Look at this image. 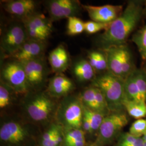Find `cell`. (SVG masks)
Here are the masks:
<instances>
[{
	"label": "cell",
	"mask_w": 146,
	"mask_h": 146,
	"mask_svg": "<svg viewBox=\"0 0 146 146\" xmlns=\"http://www.w3.org/2000/svg\"><path fill=\"white\" fill-rule=\"evenodd\" d=\"M80 100L84 106L90 110L97 111V105L95 99V88L93 86L86 89L81 94Z\"/></svg>",
	"instance_id": "obj_25"
},
{
	"label": "cell",
	"mask_w": 146,
	"mask_h": 146,
	"mask_svg": "<svg viewBox=\"0 0 146 146\" xmlns=\"http://www.w3.org/2000/svg\"><path fill=\"white\" fill-rule=\"evenodd\" d=\"M124 90L125 99L131 101H142L133 73H131L125 80Z\"/></svg>",
	"instance_id": "obj_21"
},
{
	"label": "cell",
	"mask_w": 146,
	"mask_h": 146,
	"mask_svg": "<svg viewBox=\"0 0 146 146\" xmlns=\"http://www.w3.org/2000/svg\"><path fill=\"white\" fill-rule=\"evenodd\" d=\"M88 61L95 72L108 71L107 58L104 50H94L89 52Z\"/></svg>",
	"instance_id": "obj_20"
},
{
	"label": "cell",
	"mask_w": 146,
	"mask_h": 146,
	"mask_svg": "<svg viewBox=\"0 0 146 146\" xmlns=\"http://www.w3.org/2000/svg\"><path fill=\"white\" fill-rule=\"evenodd\" d=\"M67 20V33L69 35H76L85 31V22L78 17L73 16L68 18Z\"/></svg>",
	"instance_id": "obj_26"
},
{
	"label": "cell",
	"mask_w": 146,
	"mask_h": 146,
	"mask_svg": "<svg viewBox=\"0 0 146 146\" xmlns=\"http://www.w3.org/2000/svg\"><path fill=\"white\" fill-rule=\"evenodd\" d=\"M131 41L137 48L142 59L146 61V23L133 35Z\"/></svg>",
	"instance_id": "obj_22"
},
{
	"label": "cell",
	"mask_w": 146,
	"mask_h": 146,
	"mask_svg": "<svg viewBox=\"0 0 146 146\" xmlns=\"http://www.w3.org/2000/svg\"><path fill=\"white\" fill-rule=\"evenodd\" d=\"M48 59L52 71L56 74L64 72L69 64L68 52L62 45H59L53 49L50 52Z\"/></svg>",
	"instance_id": "obj_15"
},
{
	"label": "cell",
	"mask_w": 146,
	"mask_h": 146,
	"mask_svg": "<svg viewBox=\"0 0 146 146\" xmlns=\"http://www.w3.org/2000/svg\"><path fill=\"white\" fill-rule=\"evenodd\" d=\"M142 138L143 141H144V142H146V134L143 136V137Z\"/></svg>",
	"instance_id": "obj_36"
},
{
	"label": "cell",
	"mask_w": 146,
	"mask_h": 146,
	"mask_svg": "<svg viewBox=\"0 0 146 146\" xmlns=\"http://www.w3.org/2000/svg\"><path fill=\"white\" fill-rule=\"evenodd\" d=\"M110 23H103L93 21H89L85 22V31L88 34H94L102 31H104Z\"/></svg>",
	"instance_id": "obj_32"
},
{
	"label": "cell",
	"mask_w": 146,
	"mask_h": 146,
	"mask_svg": "<svg viewBox=\"0 0 146 146\" xmlns=\"http://www.w3.org/2000/svg\"><path fill=\"white\" fill-rule=\"evenodd\" d=\"M142 101L146 102V74L142 68H136L133 72Z\"/></svg>",
	"instance_id": "obj_24"
},
{
	"label": "cell",
	"mask_w": 146,
	"mask_h": 146,
	"mask_svg": "<svg viewBox=\"0 0 146 146\" xmlns=\"http://www.w3.org/2000/svg\"><path fill=\"white\" fill-rule=\"evenodd\" d=\"M1 80L17 93H29L31 90L22 63L16 60L7 63L3 66L1 72Z\"/></svg>",
	"instance_id": "obj_8"
},
{
	"label": "cell",
	"mask_w": 146,
	"mask_h": 146,
	"mask_svg": "<svg viewBox=\"0 0 146 146\" xmlns=\"http://www.w3.org/2000/svg\"><path fill=\"white\" fill-rule=\"evenodd\" d=\"M45 49L44 42L28 39L11 56L20 62L42 58Z\"/></svg>",
	"instance_id": "obj_13"
},
{
	"label": "cell",
	"mask_w": 146,
	"mask_h": 146,
	"mask_svg": "<svg viewBox=\"0 0 146 146\" xmlns=\"http://www.w3.org/2000/svg\"><path fill=\"white\" fill-rule=\"evenodd\" d=\"M73 71L75 77L81 82L93 81L96 77V72L88 60L82 59L76 62L73 67Z\"/></svg>",
	"instance_id": "obj_18"
},
{
	"label": "cell",
	"mask_w": 146,
	"mask_h": 146,
	"mask_svg": "<svg viewBox=\"0 0 146 146\" xmlns=\"http://www.w3.org/2000/svg\"><path fill=\"white\" fill-rule=\"evenodd\" d=\"M86 141L85 138L73 141L70 143H68L67 144L64 145V146H86Z\"/></svg>",
	"instance_id": "obj_34"
},
{
	"label": "cell",
	"mask_w": 146,
	"mask_h": 146,
	"mask_svg": "<svg viewBox=\"0 0 146 146\" xmlns=\"http://www.w3.org/2000/svg\"><path fill=\"white\" fill-rule=\"evenodd\" d=\"M21 63L31 89L37 91L41 88L46 83L48 73L46 62L41 58Z\"/></svg>",
	"instance_id": "obj_10"
},
{
	"label": "cell",
	"mask_w": 146,
	"mask_h": 146,
	"mask_svg": "<svg viewBox=\"0 0 146 146\" xmlns=\"http://www.w3.org/2000/svg\"><path fill=\"white\" fill-rule=\"evenodd\" d=\"M27 40L24 25L15 22L11 25L2 36L1 47L7 55L12 56Z\"/></svg>",
	"instance_id": "obj_9"
},
{
	"label": "cell",
	"mask_w": 146,
	"mask_h": 146,
	"mask_svg": "<svg viewBox=\"0 0 146 146\" xmlns=\"http://www.w3.org/2000/svg\"><path fill=\"white\" fill-rule=\"evenodd\" d=\"M83 110L88 115L92 125V133L98 132L104 120L105 116L98 111L90 110L83 105Z\"/></svg>",
	"instance_id": "obj_27"
},
{
	"label": "cell",
	"mask_w": 146,
	"mask_h": 146,
	"mask_svg": "<svg viewBox=\"0 0 146 146\" xmlns=\"http://www.w3.org/2000/svg\"><path fill=\"white\" fill-rule=\"evenodd\" d=\"M73 81L62 74H58L50 79L48 86V94L52 98L66 97L74 89Z\"/></svg>",
	"instance_id": "obj_14"
},
{
	"label": "cell",
	"mask_w": 146,
	"mask_h": 146,
	"mask_svg": "<svg viewBox=\"0 0 146 146\" xmlns=\"http://www.w3.org/2000/svg\"><path fill=\"white\" fill-rule=\"evenodd\" d=\"M131 135L141 138L146 133V119H141L135 121L131 125L128 131Z\"/></svg>",
	"instance_id": "obj_28"
},
{
	"label": "cell",
	"mask_w": 146,
	"mask_h": 146,
	"mask_svg": "<svg viewBox=\"0 0 146 146\" xmlns=\"http://www.w3.org/2000/svg\"><path fill=\"white\" fill-rule=\"evenodd\" d=\"M51 98L42 92L28 94L24 101L23 107L28 117L33 121L39 123L50 119L56 110V105Z\"/></svg>",
	"instance_id": "obj_5"
},
{
	"label": "cell",
	"mask_w": 146,
	"mask_h": 146,
	"mask_svg": "<svg viewBox=\"0 0 146 146\" xmlns=\"http://www.w3.org/2000/svg\"><path fill=\"white\" fill-rule=\"evenodd\" d=\"M88 13L92 21L110 23L118 18L123 11L121 5H106L101 6L82 5Z\"/></svg>",
	"instance_id": "obj_12"
},
{
	"label": "cell",
	"mask_w": 146,
	"mask_h": 146,
	"mask_svg": "<svg viewBox=\"0 0 146 146\" xmlns=\"http://www.w3.org/2000/svg\"><path fill=\"white\" fill-rule=\"evenodd\" d=\"M23 24L29 25L41 32L48 38L52 31L50 20L42 14H32L23 19Z\"/></svg>",
	"instance_id": "obj_17"
},
{
	"label": "cell",
	"mask_w": 146,
	"mask_h": 146,
	"mask_svg": "<svg viewBox=\"0 0 146 146\" xmlns=\"http://www.w3.org/2000/svg\"><path fill=\"white\" fill-rule=\"evenodd\" d=\"M11 91H14L8 85L1 81L0 84V108L4 109L11 102Z\"/></svg>",
	"instance_id": "obj_29"
},
{
	"label": "cell",
	"mask_w": 146,
	"mask_h": 146,
	"mask_svg": "<svg viewBox=\"0 0 146 146\" xmlns=\"http://www.w3.org/2000/svg\"><path fill=\"white\" fill-rule=\"evenodd\" d=\"M113 146H143L142 138L136 137L129 132L121 133Z\"/></svg>",
	"instance_id": "obj_23"
},
{
	"label": "cell",
	"mask_w": 146,
	"mask_h": 146,
	"mask_svg": "<svg viewBox=\"0 0 146 146\" xmlns=\"http://www.w3.org/2000/svg\"><path fill=\"white\" fill-rule=\"evenodd\" d=\"M124 84L125 80L109 71L100 74L92 81V86L99 89L104 94L110 112L125 110Z\"/></svg>",
	"instance_id": "obj_2"
},
{
	"label": "cell",
	"mask_w": 146,
	"mask_h": 146,
	"mask_svg": "<svg viewBox=\"0 0 146 146\" xmlns=\"http://www.w3.org/2000/svg\"><path fill=\"white\" fill-rule=\"evenodd\" d=\"M47 11L52 21L76 16L81 9L80 2L75 0H50L46 2Z\"/></svg>",
	"instance_id": "obj_11"
},
{
	"label": "cell",
	"mask_w": 146,
	"mask_h": 146,
	"mask_svg": "<svg viewBox=\"0 0 146 146\" xmlns=\"http://www.w3.org/2000/svg\"><path fill=\"white\" fill-rule=\"evenodd\" d=\"M124 110L128 114L136 120L146 117V102L131 101L125 98L123 102Z\"/></svg>",
	"instance_id": "obj_19"
},
{
	"label": "cell",
	"mask_w": 146,
	"mask_h": 146,
	"mask_svg": "<svg viewBox=\"0 0 146 146\" xmlns=\"http://www.w3.org/2000/svg\"><path fill=\"white\" fill-rule=\"evenodd\" d=\"M61 125L57 123H54L49 127L47 131L42 135L41 140V146H50L55 134Z\"/></svg>",
	"instance_id": "obj_30"
},
{
	"label": "cell",
	"mask_w": 146,
	"mask_h": 146,
	"mask_svg": "<svg viewBox=\"0 0 146 146\" xmlns=\"http://www.w3.org/2000/svg\"><path fill=\"white\" fill-rule=\"evenodd\" d=\"M4 7L9 14L24 19L33 14L36 3L33 0H13L7 1Z\"/></svg>",
	"instance_id": "obj_16"
},
{
	"label": "cell",
	"mask_w": 146,
	"mask_h": 146,
	"mask_svg": "<svg viewBox=\"0 0 146 146\" xmlns=\"http://www.w3.org/2000/svg\"><path fill=\"white\" fill-rule=\"evenodd\" d=\"M35 139L31 127L20 121H6L1 126V146H34Z\"/></svg>",
	"instance_id": "obj_3"
},
{
	"label": "cell",
	"mask_w": 146,
	"mask_h": 146,
	"mask_svg": "<svg viewBox=\"0 0 146 146\" xmlns=\"http://www.w3.org/2000/svg\"><path fill=\"white\" fill-rule=\"evenodd\" d=\"M144 14L146 15V1H145V10H144Z\"/></svg>",
	"instance_id": "obj_37"
},
{
	"label": "cell",
	"mask_w": 146,
	"mask_h": 146,
	"mask_svg": "<svg viewBox=\"0 0 146 146\" xmlns=\"http://www.w3.org/2000/svg\"><path fill=\"white\" fill-rule=\"evenodd\" d=\"M104 51L107 58L108 71L116 76L125 80L137 68L127 44L110 47Z\"/></svg>",
	"instance_id": "obj_4"
},
{
	"label": "cell",
	"mask_w": 146,
	"mask_h": 146,
	"mask_svg": "<svg viewBox=\"0 0 146 146\" xmlns=\"http://www.w3.org/2000/svg\"><path fill=\"white\" fill-rule=\"evenodd\" d=\"M141 68L144 70V72H145L146 74V61H145V62L143 63V65L142 67Z\"/></svg>",
	"instance_id": "obj_35"
},
{
	"label": "cell",
	"mask_w": 146,
	"mask_h": 146,
	"mask_svg": "<svg viewBox=\"0 0 146 146\" xmlns=\"http://www.w3.org/2000/svg\"><path fill=\"white\" fill-rule=\"evenodd\" d=\"M144 10L145 1H128L120 16L98 36L96 42L100 49L104 50L113 46L126 44L141 21Z\"/></svg>",
	"instance_id": "obj_1"
},
{
	"label": "cell",
	"mask_w": 146,
	"mask_h": 146,
	"mask_svg": "<svg viewBox=\"0 0 146 146\" xmlns=\"http://www.w3.org/2000/svg\"><path fill=\"white\" fill-rule=\"evenodd\" d=\"M124 111L111 112L104 117L92 146H107L116 140L122 129L128 123V116Z\"/></svg>",
	"instance_id": "obj_6"
},
{
	"label": "cell",
	"mask_w": 146,
	"mask_h": 146,
	"mask_svg": "<svg viewBox=\"0 0 146 146\" xmlns=\"http://www.w3.org/2000/svg\"><path fill=\"white\" fill-rule=\"evenodd\" d=\"M64 132L63 139L64 145L85 138L84 131L82 129H73L65 131Z\"/></svg>",
	"instance_id": "obj_31"
},
{
	"label": "cell",
	"mask_w": 146,
	"mask_h": 146,
	"mask_svg": "<svg viewBox=\"0 0 146 146\" xmlns=\"http://www.w3.org/2000/svg\"><path fill=\"white\" fill-rule=\"evenodd\" d=\"M84 114L82 122V129L86 133H92V125L90 119L88 115H87L83 110Z\"/></svg>",
	"instance_id": "obj_33"
},
{
	"label": "cell",
	"mask_w": 146,
	"mask_h": 146,
	"mask_svg": "<svg viewBox=\"0 0 146 146\" xmlns=\"http://www.w3.org/2000/svg\"><path fill=\"white\" fill-rule=\"evenodd\" d=\"M143 146H146V142L143 141Z\"/></svg>",
	"instance_id": "obj_38"
},
{
	"label": "cell",
	"mask_w": 146,
	"mask_h": 146,
	"mask_svg": "<svg viewBox=\"0 0 146 146\" xmlns=\"http://www.w3.org/2000/svg\"><path fill=\"white\" fill-rule=\"evenodd\" d=\"M83 104L78 98L68 96L64 98L57 110L58 123L65 131L82 129Z\"/></svg>",
	"instance_id": "obj_7"
}]
</instances>
